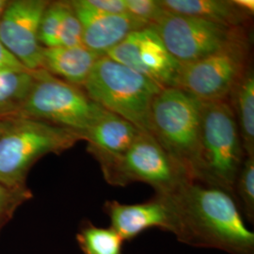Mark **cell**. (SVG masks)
<instances>
[{
  "label": "cell",
  "instance_id": "1",
  "mask_svg": "<svg viewBox=\"0 0 254 254\" xmlns=\"http://www.w3.org/2000/svg\"><path fill=\"white\" fill-rule=\"evenodd\" d=\"M167 196L176 215L173 235L182 243L229 254H254V233L227 191L191 181Z\"/></svg>",
  "mask_w": 254,
  "mask_h": 254
},
{
  "label": "cell",
  "instance_id": "2",
  "mask_svg": "<svg viewBox=\"0 0 254 254\" xmlns=\"http://www.w3.org/2000/svg\"><path fill=\"white\" fill-rule=\"evenodd\" d=\"M245 157L229 101L202 102L194 181L217 187L234 196L236 177Z\"/></svg>",
  "mask_w": 254,
  "mask_h": 254
},
{
  "label": "cell",
  "instance_id": "3",
  "mask_svg": "<svg viewBox=\"0 0 254 254\" xmlns=\"http://www.w3.org/2000/svg\"><path fill=\"white\" fill-rule=\"evenodd\" d=\"M82 89L103 109L152 135V105L164 89L157 83L108 56H102Z\"/></svg>",
  "mask_w": 254,
  "mask_h": 254
},
{
  "label": "cell",
  "instance_id": "4",
  "mask_svg": "<svg viewBox=\"0 0 254 254\" xmlns=\"http://www.w3.org/2000/svg\"><path fill=\"white\" fill-rule=\"evenodd\" d=\"M82 137L76 132L35 119L16 116L0 135V183L27 187V174L46 154H60Z\"/></svg>",
  "mask_w": 254,
  "mask_h": 254
},
{
  "label": "cell",
  "instance_id": "5",
  "mask_svg": "<svg viewBox=\"0 0 254 254\" xmlns=\"http://www.w3.org/2000/svg\"><path fill=\"white\" fill-rule=\"evenodd\" d=\"M202 102L177 87L164 88L151 110L152 135L194 181Z\"/></svg>",
  "mask_w": 254,
  "mask_h": 254
},
{
  "label": "cell",
  "instance_id": "6",
  "mask_svg": "<svg viewBox=\"0 0 254 254\" xmlns=\"http://www.w3.org/2000/svg\"><path fill=\"white\" fill-rule=\"evenodd\" d=\"M95 158L105 180L114 187H126L139 182L151 186L156 195L167 196L192 181L154 136L145 132L140 134L125 154L100 155Z\"/></svg>",
  "mask_w": 254,
  "mask_h": 254
},
{
  "label": "cell",
  "instance_id": "7",
  "mask_svg": "<svg viewBox=\"0 0 254 254\" xmlns=\"http://www.w3.org/2000/svg\"><path fill=\"white\" fill-rule=\"evenodd\" d=\"M34 81L20 116L64 127L80 136L109 111L91 100L84 90L48 73L32 71Z\"/></svg>",
  "mask_w": 254,
  "mask_h": 254
},
{
  "label": "cell",
  "instance_id": "8",
  "mask_svg": "<svg viewBox=\"0 0 254 254\" xmlns=\"http://www.w3.org/2000/svg\"><path fill=\"white\" fill-rule=\"evenodd\" d=\"M150 27L182 65L215 54L237 40L247 37L245 28L229 27L168 10Z\"/></svg>",
  "mask_w": 254,
  "mask_h": 254
},
{
  "label": "cell",
  "instance_id": "9",
  "mask_svg": "<svg viewBox=\"0 0 254 254\" xmlns=\"http://www.w3.org/2000/svg\"><path fill=\"white\" fill-rule=\"evenodd\" d=\"M248 37L237 40L215 54L182 65L177 88L200 102L228 100L250 64Z\"/></svg>",
  "mask_w": 254,
  "mask_h": 254
},
{
  "label": "cell",
  "instance_id": "10",
  "mask_svg": "<svg viewBox=\"0 0 254 254\" xmlns=\"http://www.w3.org/2000/svg\"><path fill=\"white\" fill-rule=\"evenodd\" d=\"M163 88L177 87L182 64L151 27L131 32L106 54Z\"/></svg>",
  "mask_w": 254,
  "mask_h": 254
},
{
  "label": "cell",
  "instance_id": "11",
  "mask_svg": "<svg viewBox=\"0 0 254 254\" xmlns=\"http://www.w3.org/2000/svg\"><path fill=\"white\" fill-rule=\"evenodd\" d=\"M50 1H9L0 17V42L28 71L43 69L40 22Z\"/></svg>",
  "mask_w": 254,
  "mask_h": 254
},
{
  "label": "cell",
  "instance_id": "12",
  "mask_svg": "<svg viewBox=\"0 0 254 254\" xmlns=\"http://www.w3.org/2000/svg\"><path fill=\"white\" fill-rule=\"evenodd\" d=\"M104 210L112 228L125 242L136 239L146 231L157 228L173 234L176 215L169 196L156 195L141 203L125 204L117 200H108Z\"/></svg>",
  "mask_w": 254,
  "mask_h": 254
},
{
  "label": "cell",
  "instance_id": "13",
  "mask_svg": "<svg viewBox=\"0 0 254 254\" xmlns=\"http://www.w3.org/2000/svg\"><path fill=\"white\" fill-rule=\"evenodd\" d=\"M69 2L81 24L83 46L99 56H106L131 32L149 27L129 13H102L86 5L84 0Z\"/></svg>",
  "mask_w": 254,
  "mask_h": 254
},
{
  "label": "cell",
  "instance_id": "14",
  "mask_svg": "<svg viewBox=\"0 0 254 254\" xmlns=\"http://www.w3.org/2000/svg\"><path fill=\"white\" fill-rule=\"evenodd\" d=\"M142 131L136 126L111 112H108L82 135L88 141V151L94 157L118 156L133 145Z\"/></svg>",
  "mask_w": 254,
  "mask_h": 254
},
{
  "label": "cell",
  "instance_id": "15",
  "mask_svg": "<svg viewBox=\"0 0 254 254\" xmlns=\"http://www.w3.org/2000/svg\"><path fill=\"white\" fill-rule=\"evenodd\" d=\"M100 57L84 46L44 47L43 69L60 79L82 88Z\"/></svg>",
  "mask_w": 254,
  "mask_h": 254
},
{
  "label": "cell",
  "instance_id": "16",
  "mask_svg": "<svg viewBox=\"0 0 254 254\" xmlns=\"http://www.w3.org/2000/svg\"><path fill=\"white\" fill-rule=\"evenodd\" d=\"M170 12L204 19L225 26L244 28L251 15L239 9L234 0H161Z\"/></svg>",
  "mask_w": 254,
  "mask_h": 254
},
{
  "label": "cell",
  "instance_id": "17",
  "mask_svg": "<svg viewBox=\"0 0 254 254\" xmlns=\"http://www.w3.org/2000/svg\"><path fill=\"white\" fill-rule=\"evenodd\" d=\"M246 156L254 155V72L250 65L229 96Z\"/></svg>",
  "mask_w": 254,
  "mask_h": 254
},
{
  "label": "cell",
  "instance_id": "18",
  "mask_svg": "<svg viewBox=\"0 0 254 254\" xmlns=\"http://www.w3.org/2000/svg\"><path fill=\"white\" fill-rule=\"evenodd\" d=\"M33 81L32 71L26 69L0 73V118L20 116Z\"/></svg>",
  "mask_w": 254,
  "mask_h": 254
},
{
  "label": "cell",
  "instance_id": "19",
  "mask_svg": "<svg viewBox=\"0 0 254 254\" xmlns=\"http://www.w3.org/2000/svg\"><path fill=\"white\" fill-rule=\"evenodd\" d=\"M82 254H124V239L112 228L82 223L75 236Z\"/></svg>",
  "mask_w": 254,
  "mask_h": 254
},
{
  "label": "cell",
  "instance_id": "20",
  "mask_svg": "<svg viewBox=\"0 0 254 254\" xmlns=\"http://www.w3.org/2000/svg\"><path fill=\"white\" fill-rule=\"evenodd\" d=\"M234 198L244 218L254 222V155L246 156L237 174Z\"/></svg>",
  "mask_w": 254,
  "mask_h": 254
},
{
  "label": "cell",
  "instance_id": "21",
  "mask_svg": "<svg viewBox=\"0 0 254 254\" xmlns=\"http://www.w3.org/2000/svg\"><path fill=\"white\" fill-rule=\"evenodd\" d=\"M65 1L49 2L40 22L39 41L43 47L59 46V35Z\"/></svg>",
  "mask_w": 254,
  "mask_h": 254
},
{
  "label": "cell",
  "instance_id": "22",
  "mask_svg": "<svg viewBox=\"0 0 254 254\" xmlns=\"http://www.w3.org/2000/svg\"><path fill=\"white\" fill-rule=\"evenodd\" d=\"M32 198L27 188H10L0 183V233L15 215L21 205Z\"/></svg>",
  "mask_w": 254,
  "mask_h": 254
},
{
  "label": "cell",
  "instance_id": "23",
  "mask_svg": "<svg viewBox=\"0 0 254 254\" xmlns=\"http://www.w3.org/2000/svg\"><path fill=\"white\" fill-rule=\"evenodd\" d=\"M83 46L82 27L69 1H65L64 16L59 35V46Z\"/></svg>",
  "mask_w": 254,
  "mask_h": 254
},
{
  "label": "cell",
  "instance_id": "24",
  "mask_svg": "<svg viewBox=\"0 0 254 254\" xmlns=\"http://www.w3.org/2000/svg\"><path fill=\"white\" fill-rule=\"evenodd\" d=\"M127 13L152 26L167 11L159 0H125Z\"/></svg>",
  "mask_w": 254,
  "mask_h": 254
},
{
  "label": "cell",
  "instance_id": "25",
  "mask_svg": "<svg viewBox=\"0 0 254 254\" xmlns=\"http://www.w3.org/2000/svg\"><path fill=\"white\" fill-rule=\"evenodd\" d=\"M85 4L102 13L124 14L127 13L125 0H84Z\"/></svg>",
  "mask_w": 254,
  "mask_h": 254
},
{
  "label": "cell",
  "instance_id": "26",
  "mask_svg": "<svg viewBox=\"0 0 254 254\" xmlns=\"http://www.w3.org/2000/svg\"><path fill=\"white\" fill-rule=\"evenodd\" d=\"M25 69L26 68L9 53L7 48L0 42V73L6 72V71L25 70Z\"/></svg>",
  "mask_w": 254,
  "mask_h": 254
},
{
  "label": "cell",
  "instance_id": "27",
  "mask_svg": "<svg viewBox=\"0 0 254 254\" xmlns=\"http://www.w3.org/2000/svg\"><path fill=\"white\" fill-rule=\"evenodd\" d=\"M234 2L239 9L245 11L247 14H254V0H234Z\"/></svg>",
  "mask_w": 254,
  "mask_h": 254
},
{
  "label": "cell",
  "instance_id": "28",
  "mask_svg": "<svg viewBox=\"0 0 254 254\" xmlns=\"http://www.w3.org/2000/svg\"><path fill=\"white\" fill-rule=\"evenodd\" d=\"M16 117V116H12V117H3V118H0V135L2 134V132L5 130V128L9 126L10 121L12 119Z\"/></svg>",
  "mask_w": 254,
  "mask_h": 254
},
{
  "label": "cell",
  "instance_id": "29",
  "mask_svg": "<svg viewBox=\"0 0 254 254\" xmlns=\"http://www.w3.org/2000/svg\"><path fill=\"white\" fill-rule=\"evenodd\" d=\"M8 3H9V1H7V0H0V17L2 15L4 9H6Z\"/></svg>",
  "mask_w": 254,
  "mask_h": 254
}]
</instances>
